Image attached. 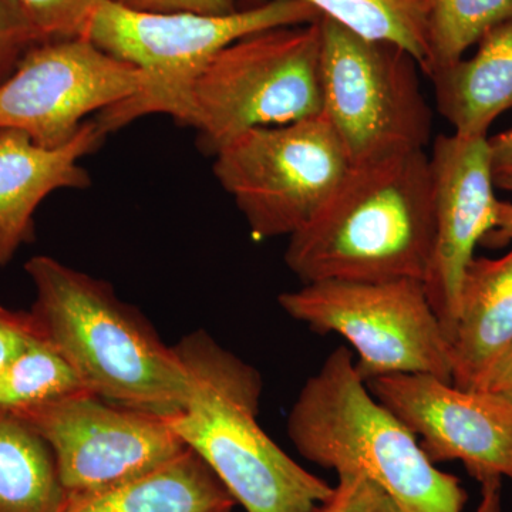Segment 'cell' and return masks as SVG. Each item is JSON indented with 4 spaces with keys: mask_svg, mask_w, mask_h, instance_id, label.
<instances>
[{
    "mask_svg": "<svg viewBox=\"0 0 512 512\" xmlns=\"http://www.w3.org/2000/svg\"><path fill=\"white\" fill-rule=\"evenodd\" d=\"M434 242L430 156L406 150L350 164L328 204L289 237L302 284L426 279Z\"/></svg>",
    "mask_w": 512,
    "mask_h": 512,
    "instance_id": "6da1fadb",
    "label": "cell"
},
{
    "mask_svg": "<svg viewBox=\"0 0 512 512\" xmlns=\"http://www.w3.org/2000/svg\"><path fill=\"white\" fill-rule=\"evenodd\" d=\"M286 430L303 458L336 474H363L403 512H466L460 480L439 470L412 431L377 402L346 346L303 384ZM476 512H501V481L481 485Z\"/></svg>",
    "mask_w": 512,
    "mask_h": 512,
    "instance_id": "7a4b0ae2",
    "label": "cell"
},
{
    "mask_svg": "<svg viewBox=\"0 0 512 512\" xmlns=\"http://www.w3.org/2000/svg\"><path fill=\"white\" fill-rule=\"evenodd\" d=\"M25 271L43 338L90 393L167 419L183 410L191 389L183 359L113 286L47 255L30 258Z\"/></svg>",
    "mask_w": 512,
    "mask_h": 512,
    "instance_id": "3957f363",
    "label": "cell"
},
{
    "mask_svg": "<svg viewBox=\"0 0 512 512\" xmlns=\"http://www.w3.org/2000/svg\"><path fill=\"white\" fill-rule=\"evenodd\" d=\"M175 349L191 389L171 426L237 504L247 512H312L329 497L333 485L296 463L259 424L264 383L254 366L204 330L185 336Z\"/></svg>",
    "mask_w": 512,
    "mask_h": 512,
    "instance_id": "277c9868",
    "label": "cell"
},
{
    "mask_svg": "<svg viewBox=\"0 0 512 512\" xmlns=\"http://www.w3.org/2000/svg\"><path fill=\"white\" fill-rule=\"evenodd\" d=\"M318 19L319 13L301 0H266L218 16L137 12L113 0H100L83 36L140 69L147 87L104 110L97 124L109 134L148 114H167L180 123L192 83L221 50L242 37Z\"/></svg>",
    "mask_w": 512,
    "mask_h": 512,
    "instance_id": "5b68a950",
    "label": "cell"
},
{
    "mask_svg": "<svg viewBox=\"0 0 512 512\" xmlns=\"http://www.w3.org/2000/svg\"><path fill=\"white\" fill-rule=\"evenodd\" d=\"M320 19L242 37L192 83L180 124L212 156L249 130L284 126L323 111Z\"/></svg>",
    "mask_w": 512,
    "mask_h": 512,
    "instance_id": "8992f818",
    "label": "cell"
},
{
    "mask_svg": "<svg viewBox=\"0 0 512 512\" xmlns=\"http://www.w3.org/2000/svg\"><path fill=\"white\" fill-rule=\"evenodd\" d=\"M286 315L320 335L336 333L355 349L365 382L424 373L453 383L451 345L423 281H320L281 293Z\"/></svg>",
    "mask_w": 512,
    "mask_h": 512,
    "instance_id": "52a82bcc",
    "label": "cell"
},
{
    "mask_svg": "<svg viewBox=\"0 0 512 512\" xmlns=\"http://www.w3.org/2000/svg\"><path fill=\"white\" fill-rule=\"evenodd\" d=\"M323 113L350 164L426 150L433 111L421 92L420 64L392 43L366 39L320 18Z\"/></svg>",
    "mask_w": 512,
    "mask_h": 512,
    "instance_id": "ba28073f",
    "label": "cell"
},
{
    "mask_svg": "<svg viewBox=\"0 0 512 512\" xmlns=\"http://www.w3.org/2000/svg\"><path fill=\"white\" fill-rule=\"evenodd\" d=\"M214 174L252 237H291L328 204L350 168L326 114L249 130L215 154Z\"/></svg>",
    "mask_w": 512,
    "mask_h": 512,
    "instance_id": "9c48e42d",
    "label": "cell"
},
{
    "mask_svg": "<svg viewBox=\"0 0 512 512\" xmlns=\"http://www.w3.org/2000/svg\"><path fill=\"white\" fill-rule=\"evenodd\" d=\"M140 69L87 37L37 43L0 83V130L25 133L37 146L72 141L92 113L146 90Z\"/></svg>",
    "mask_w": 512,
    "mask_h": 512,
    "instance_id": "30bf717a",
    "label": "cell"
},
{
    "mask_svg": "<svg viewBox=\"0 0 512 512\" xmlns=\"http://www.w3.org/2000/svg\"><path fill=\"white\" fill-rule=\"evenodd\" d=\"M18 419L49 446L63 491L120 483L187 448L167 417L107 402L90 392L45 404Z\"/></svg>",
    "mask_w": 512,
    "mask_h": 512,
    "instance_id": "8fae6325",
    "label": "cell"
},
{
    "mask_svg": "<svg viewBox=\"0 0 512 512\" xmlns=\"http://www.w3.org/2000/svg\"><path fill=\"white\" fill-rule=\"evenodd\" d=\"M436 463L461 461L481 485L512 480V403L490 390H466L424 373L366 383Z\"/></svg>",
    "mask_w": 512,
    "mask_h": 512,
    "instance_id": "7c38bea8",
    "label": "cell"
},
{
    "mask_svg": "<svg viewBox=\"0 0 512 512\" xmlns=\"http://www.w3.org/2000/svg\"><path fill=\"white\" fill-rule=\"evenodd\" d=\"M429 156L434 242L424 286L451 345L464 275L478 245L497 227L500 200L488 137L439 136Z\"/></svg>",
    "mask_w": 512,
    "mask_h": 512,
    "instance_id": "4fadbf2b",
    "label": "cell"
},
{
    "mask_svg": "<svg viewBox=\"0 0 512 512\" xmlns=\"http://www.w3.org/2000/svg\"><path fill=\"white\" fill-rule=\"evenodd\" d=\"M106 136L96 120L86 121L69 143L45 148L20 131L0 130V268L35 238V212L47 195L90 187L79 163Z\"/></svg>",
    "mask_w": 512,
    "mask_h": 512,
    "instance_id": "5bb4252c",
    "label": "cell"
},
{
    "mask_svg": "<svg viewBox=\"0 0 512 512\" xmlns=\"http://www.w3.org/2000/svg\"><path fill=\"white\" fill-rule=\"evenodd\" d=\"M511 348L512 247L500 258L474 256L468 265L451 339L454 386L487 389L495 367Z\"/></svg>",
    "mask_w": 512,
    "mask_h": 512,
    "instance_id": "9a60e30c",
    "label": "cell"
},
{
    "mask_svg": "<svg viewBox=\"0 0 512 512\" xmlns=\"http://www.w3.org/2000/svg\"><path fill=\"white\" fill-rule=\"evenodd\" d=\"M237 501L191 448L120 483L63 491L55 512H232Z\"/></svg>",
    "mask_w": 512,
    "mask_h": 512,
    "instance_id": "2e32d148",
    "label": "cell"
},
{
    "mask_svg": "<svg viewBox=\"0 0 512 512\" xmlns=\"http://www.w3.org/2000/svg\"><path fill=\"white\" fill-rule=\"evenodd\" d=\"M477 46L473 56L430 76L441 116L466 137H488L494 121L512 109V19Z\"/></svg>",
    "mask_w": 512,
    "mask_h": 512,
    "instance_id": "e0dca14e",
    "label": "cell"
},
{
    "mask_svg": "<svg viewBox=\"0 0 512 512\" xmlns=\"http://www.w3.org/2000/svg\"><path fill=\"white\" fill-rule=\"evenodd\" d=\"M62 495L42 437L18 417L0 416V512H55Z\"/></svg>",
    "mask_w": 512,
    "mask_h": 512,
    "instance_id": "ac0fdd59",
    "label": "cell"
},
{
    "mask_svg": "<svg viewBox=\"0 0 512 512\" xmlns=\"http://www.w3.org/2000/svg\"><path fill=\"white\" fill-rule=\"evenodd\" d=\"M266 0H262V3ZM319 13L366 39L392 43L429 70L430 0H301Z\"/></svg>",
    "mask_w": 512,
    "mask_h": 512,
    "instance_id": "d6986e66",
    "label": "cell"
},
{
    "mask_svg": "<svg viewBox=\"0 0 512 512\" xmlns=\"http://www.w3.org/2000/svg\"><path fill=\"white\" fill-rule=\"evenodd\" d=\"M83 392L89 390L73 367L42 336L0 372V416L22 417Z\"/></svg>",
    "mask_w": 512,
    "mask_h": 512,
    "instance_id": "ffe728a7",
    "label": "cell"
},
{
    "mask_svg": "<svg viewBox=\"0 0 512 512\" xmlns=\"http://www.w3.org/2000/svg\"><path fill=\"white\" fill-rule=\"evenodd\" d=\"M512 19V0H430L427 76L463 59L490 30Z\"/></svg>",
    "mask_w": 512,
    "mask_h": 512,
    "instance_id": "44dd1931",
    "label": "cell"
},
{
    "mask_svg": "<svg viewBox=\"0 0 512 512\" xmlns=\"http://www.w3.org/2000/svg\"><path fill=\"white\" fill-rule=\"evenodd\" d=\"M40 43L83 36L100 0H16Z\"/></svg>",
    "mask_w": 512,
    "mask_h": 512,
    "instance_id": "7402d4cb",
    "label": "cell"
},
{
    "mask_svg": "<svg viewBox=\"0 0 512 512\" xmlns=\"http://www.w3.org/2000/svg\"><path fill=\"white\" fill-rule=\"evenodd\" d=\"M312 512H403L382 487L359 473H340L338 483Z\"/></svg>",
    "mask_w": 512,
    "mask_h": 512,
    "instance_id": "603a6c76",
    "label": "cell"
},
{
    "mask_svg": "<svg viewBox=\"0 0 512 512\" xmlns=\"http://www.w3.org/2000/svg\"><path fill=\"white\" fill-rule=\"evenodd\" d=\"M35 30L16 0H0V83L8 79L20 59L37 45Z\"/></svg>",
    "mask_w": 512,
    "mask_h": 512,
    "instance_id": "cb8c5ba5",
    "label": "cell"
},
{
    "mask_svg": "<svg viewBox=\"0 0 512 512\" xmlns=\"http://www.w3.org/2000/svg\"><path fill=\"white\" fill-rule=\"evenodd\" d=\"M42 336L32 312L0 305V372Z\"/></svg>",
    "mask_w": 512,
    "mask_h": 512,
    "instance_id": "d4e9b609",
    "label": "cell"
},
{
    "mask_svg": "<svg viewBox=\"0 0 512 512\" xmlns=\"http://www.w3.org/2000/svg\"><path fill=\"white\" fill-rule=\"evenodd\" d=\"M124 8L147 13L229 15L239 10L238 0H113Z\"/></svg>",
    "mask_w": 512,
    "mask_h": 512,
    "instance_id": "484cf974",
    "label": "cell"
},
{
    "mask_svg": "<svg viewBox=\"0 0 512 512\" xmlns=\"http://www.w3.org/2000/svg\"><path fill=\"white\" fill-rule=\"evenodd\" d=\"M495 187L512 192V174L495 177ZM483 242L491 247H504L512 242V202L500 201L497 227L487 235Z\"/></svg>",
    "mask_w": 512,
    "mask_h": 512,
    "instance_id": "4316f807",
    "label": "cell"
},
{
    "mask_svg": "<svg viewBox=\"0 0 512 512\" xmlns=\"http://www.w3.org/2000/svg\"><path fill=\"white\" fill-rule=\"evenodd\" d=\"M488 147L494 177L512 174V127L497 136H488Z\"/></svg>",
    "mask_w": 512,
    "mask_h": 512,
    "instance_id": "83f0119b",
    "label": "cell"
},
{
    "mask_svg": "<svg viewBox=\"0 0 512 512\" xmlns=\"http://www.w3.org/2000/svg\"><path fill=\"white\" fill-rule=\"evenodd\" d=\"M485 390L500 394L512 403V348L495 367Z\"/></svg>",
    "mask_w": 512,
    "mask_h": 512,
    "instance_id": "f1b7e54d",
    "label": "cell"
}]
</instances>
